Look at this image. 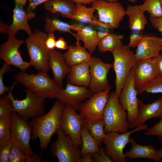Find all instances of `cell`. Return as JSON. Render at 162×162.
<instances>
[{
  "label": "cell",
  "mask_w": 162,
  "mask_h": 162,
  "mask_svg": "<svg viewBox=\"0 0 162 162\" xmlns=\"http://www.w3.org/2000/svg\"><path fill=\"white\" fill-rule=\"evenodd\" d=\"M64 106L57 100L48 113L32 118L29 122L32 128L31 139H39L42 151L47 149L52 136L60 129L61 119Z\"/></svg>",
  "instance_id": "cell-1"
},
{
  "label": "cell",
  "mask_w": 162,
  "mask_h": 162,
  "mask_svg": "<svg viewBox=\"0 0 162 162\" xmlns=\"http://www.w3.org/2000/svg\"><path fill=\"white\" fill-rule=\"evenodd\" d=\"M14 79L27 89L45 99H56L62 88L59 87L46 72L29 74L26 71H21L16 74Z\"/></svg>",
  "instance_id": "cell-2"
},
{
  "label": "cell",
  "mask_w": 162,
  "mask_h": 162,
  "mask_svg": "<svg viewBox=\"0 0 162 162\" xmlns=\"http://www.w3.org/2000/svg\"><path fill=\"white\" fill-rule=\"evenodd\" d=\"M47 34L35 29L25 40L30 58L29 63L38 72L47 73L50 69L49 50L45 41Z\"/></svg>",
  "instance_id": "cell-3"
},
{
  "label": "cell",
  "mask_w": 162,
  "mask_h": 162,
  "mask_svg": "<svg viewBox=\"0 0 162 162\" xmlns=\"http://www.w3.org/2000/svg\"><path fill=\"white\" fill-rule=\"evenodd\" d=\"M130 48L128 45L122 44L112 52L114 58L112 67L116 74L114 92L118 98L126 80L137 62L135 53Z\"/></svg>",
  "instance_id": "cell-4"
},
{
  "label": "cell",
  "mask_w": 162,
  "mask_h": 162,
  "mask_svg": "<svg viewBox=\"0 0 162 162\" xmlns=\"http://www.w3.org/2000/svg\"><path fill=\"white\" fill-rule=\"evenodd\" d=\"M105 133L112 132L120 134L128 131L129 124L127 118V113L121 106L114 92L110 93L109 100L103 112Z\"/></svg>",
  "instance_id": "cell-5"
},
{
  "label": "cell",
  "mask_w": 162,
  "mask_h": 162,
  "mask_svg": "<svg viewBox=\"0 0 162 162\" xmlns=\"http://www.w3.org/2000/svg\"><path fill=\"white\" fill-rule=\"evenodd\" d=\"M17 81L11 86L8 95L12 101L14 111L24 119L28 120L46 114L45 110V98L32 91L26 89V98L22 100L15 99L12 91Z\"/></svg>",
  "instance_id": "cell-6"
},
{
  "label": "cell",
  "mask_w": 162,
  "mask_h": 162,
  "mask_svg": "<svg viewBox=\"0 0 162 162\" xmlns=\"http://www.w3.org/2000/svg\"><path fill=\"white\" fill-rule=\"evenodd\" d=\"M148 128L145 124L140 125L133 130L122 134L112 132L105 133L106 138H104L102 142L105 146L106 152L113 161L126 162L127 158L123 153V150L128 143L130 142V134L141 130H147Z\"/></svg>",
  "instance_id": "cell-7"
},
{
  "label": "cell",
  "mask_w": 162,
  "mask_h": 162,
  "mask_svg": "<svg viewBox=\"0 0 162 162\" xmlns=\"http://www.w3.org/2000/svg\"><path fill=\"white\" fill-rule=\"evenodd\" d=\"M57 139L50 146L51 154L59 162H79L81 156L80 150L74 144L70 137L62 129L56 133Z\"/></svg>",
  "instance_id": "cell-8"
},
{
  "label": "cell",
  "mask_w": 162,
  "mask_h": 162,
  "mask_svg": "<svg viewBox=\"0 0 162 162\" xmlns=\"http://www.w3.org/2000/svg\"><path fill=\"white\" fill-rule=\"evenodd\" d=\"M134 67L124 83L118 98L122 108L127 111L129 126L134 123L139 114V100L137 97L138 94L134 80Z\"/></svg>",
  "instance_id": "cell-9"
},
{
  "label": "cell",
  "mask_w": 162,
  "mask_h": 162,
  "mask_svg": "<svg viewBox=\"0 0 162 162\" xmlns=\"http://www.w3.org/2000/svg\"><path fill=\"white\" fill-rule=\"evenodd\" d=\"M10 137L13 142L21 148L28 157L34 154L30 146L32 128L28 120L15 111L11 113Z\"/></svg>",
  "instance_id": "cell-10"
},
{
  "label": "cell",
  "mask_w": 162,
  "mask_h": 162,
  "mask_svg": "<svg viewBox=\"0 0 162 162\" xmlns=\"http://www.w3.org/2000/svg\"><path fill=\"white\" fill-rule=\"evenodd\" d=\"M92 7L97 11L99 20L110 25L112 29L118 28L126 16L125 9L118 2L96 0L92 3Z\"/></svg>",
  "instance_id": "cell-11"
},
{
  "label": "cell",
  "mask_w": 162,
  "mask_h": 162,
  "mask_svg": "<svg viewBox=\"0 0 162 162\" xmlns=\"http://www.w3.org/2000/svg\"><path fill=\"white\" fill-rule=\"evenodd\" d=\"M72 106L65 105L60 122V129L69 135L74 144L78 147L82 145L80 132L85 120Z\"/></svg>",
  "instance_id": "cell-12"
},
{
  "label": "cell",
  "mask_w": 162,
  "mask_h": 162,
  "mask_svg": "<svg viewBox=\"0 0 162 162\" xmlns=\"http://www.w3.org/2000/svg\"><path fill=\"white\" fill-rule=\"evenodd\" d=\"M110 86L104 91L94 93L90 98L80 104L79 110L85 120L103 119L105 107L110 95Z\"/></svg>",
  "instance_id": "cell-13"
},
{
  "label": "cell",
  "mask_w": 162,
  "mask_h": 162,
  "mask_svg": "<svg viewBox=\"0 0 162 162\" xmlns=\"http://www.w3.org/2000/svg\"><path fill=\"white\" fill-rule=\"evenodd\" d=\"M89 63L91 77L89 89L94 93L106 90L110 86L107 75L112 67L113 63H106L100 58L92 57Z\"/></svg>",
  "instance_id": "cell-14"
},
{
  "label": "cell",
  "mask_w": 162,
  "mask_h": 162,
  "mask_svg": "<svg viewBox=\"0 0 162 162\" xmlns=\"http://www.w3.org/2000/svg\"><path fill=\"white\" fill-rule=\"evenodd\" d=\"M25 41L16 38L14 36L8 37L7 41L0 47V58L4 62L26 71L31 66L30 64L24 61L22 58L19 48Z\"/></svg>",
  "instance_id": "cell-15"
},
{
  "label": "cell",
  "mask_w": 162,
  "mask_h": 162,
  "mask_svg": "<svg viewBox=\"0 0 162 162\" xmlns=\"http://www.w3.org/2000/svg\"><path fill=\"white\" fill-rule=\"evenodd\" d=\"M94 94L87 87L71 84L68 82L64 89L61 88L56 99L65 105L71 106L76 110H79L82 102Z\"/></svg>",
  "instance_id": "cell-16"
},
{
  "label": "cell",
  "mask_w": 162,
  "mask_h": 162,
  "mask_svg": "<svg viewBox=\"0 0 162 162\" xmlns=\"http://www.w3.org/2000/svg\"><path fill=\"white\" fill-rule=\"evenodd\" d=\"M134 72L137 90L160 75L154 58L137 61L134 67Z\"/></svg>",
  "instance_id": "cell-17"
},
{
  "label": "cell",
  "mask_w": 162,
  "mask_h": 162,
  "mask_svg": "<svg viewBox=\"0 0 162 162\" xmlns=\"http://www.w3.org/2000/svg\"><path fill=\"white\" fill-rule=\"evenodd\" d=\"M136 47L134 54L137 61L154 58L162 52V38L144 35Z\"/></svg>",
  "instance_id": "cell-18"
},
{
  "label": "cell",
  "mask_w": 162,
  "mask_h": 162,
  "mask_svg": "<svg viewBox=\"0 0 162 162\" xmlns=\"http://www.w3.org/2000/svg\"><path fill=\"white\" fill-rule=\"evenodd\" d=\"M27 0H14L13 22L9 26L7 33L8 37L14 36L17 31L21 30H24L28 35L32 33L28 23V20L25 9Z\"/></svg>",
  "instance_id": "cell-19"
},
{
  "label": "cell",
  "mask_w": 162,
  "mask_h": 162,
  "mask_svg": "<svg viewBox=\"0 0 162 162\" xmlns=\"http://www.w3.org/2000/svg\"><path fill=\"white\" fill-rule=\"evenodd\" d=\"M49 63L53 75V80L59 87H62L63 80L70 70L66 63L63 54L55 49L49 50Z\"/></svg>",
  "instance_id": "cell-20"
},
{
  "label": "cell",
  "mask_w": 162,
  "mask_h": 162,
  "mask_svg": "<svg viewBox=\"0 0 162 162\" xmlns=\"http://www.w3.org/2000/svg\"><path fill=\"white\" fill-rule=\"evenodd\" d=\"M153 118H162V97L148 104H144L139 100L138 116L134 123L129 126V128L134 129Z\"/></svg>",
  "instance_id": "cell-21"
},
{
  "label": "cell",
  "mask_w": 162,
  "mask_h": 162,
  "mask_svg": "<svg viewBox=\"0 0 162 162\" xmlns=\"http://www.w3.org/2000/svg\"><path fill=\"white\" fill-rule=\"evenodd\" d=\"M68 82L71 84L89 87L90 81L89 61H86L70 68L67 75Z\"/></svg>",
  "instance_id": "cell-22"
},
{
  "label": "cell",
  "mask_w": 162,
  "mask_h": 162,
  "mask_svg": "<svg viewBox=\"0 0 162 162\" xmlns=\"http://www.w3.org/2000/svg\"><path fill=\"white\" fill-rule=\"evenodd\" d=\"M138 4H129L125 9L128 17L129 28L131 32L142 33L147 23V20Z\"/></svg>",
  "instance_id": "cell-23"
},
{
  "label": "cell",
  "mask_w": 162,
  "mask_h": 162,
  "mask_svg": "<svg viewBox=\"0 0 162 162\" xmlns=\"http://www.w3.org/2000/svg\"><path fill=\"white\" fill-rule=\"evenodd\" d=\"M132 147L128 152L124 154L125 156L129 159L148 158L156 162L160 161L157 150L152 145L142 146L138 143L133 138H130Z\"/></svg>",
  "instance_id": "cell-24"
},
{
  "label": "cell",
  "mask_w": 162,
  "mask_h": 162,
  "mask_svg": "<svg viewBox=\"0 0 162 162\" xmlns=\"http://www.w3.org/2000/svg\"><path fill=\"white\" fill-rule=\"evenodd\" d=\"M76 40V45L69 46L67 51L63 54L67 64L70 68L86 61H89L92 57L91 54L80 45V40Z\"/></svg>",
  "instance_id": "cell-25"
},
{
  "label": "cell",
  "mask_w": 162,
  "mask_h": 162,
  "mask_svg": "<svg viewBox=\"0 0 162 162\" xmlns=\"http://www.w3.org/2000/svg\"><path fill=\"white\" fill-rule=\"evenodd\" d=\"M44 8L53 14L71 19L75 13L76 4L70 0H50L44 3Z\"/></svg>",
  "instance_id": "cell-26"
},
{
  "label": "cell",
  "mask_w": 162,
  "mask_h": 162,
  "mask_svg": "<svg viewBox=\"0 0 162 162\" xmlns=\"http://www.w3.org/2000/svg\"><path fill=\"white\" fill-rule=\"evenodd\" d=\"M75 31L76 32V40L82 41L84 47L92 54L98 46V42L97 38V31L87 26H77Z\"/></svg>",
  "instance_id": "cell-27"
},
{
  "label": "cell",
  "mask_w": 162,
  "mask_h": 162,
  "mask_svg": "<svg viewBox=\"0 0 162 162\" xmlns=\"http://www.w3.org/2000/svg\"><path fill=\"white\" fill-rule=\"evenodd\" d=\"M80 135L82 141L80 150L82 156L87 153H93L100 151L99 146L100 144L91 134L84 125L82 127Z\"/></svg>",
  "instance_id": "cell-28"
},
{
  "label": "cell",
  "mask_w": 162,
  "mask_h": 162,
  "mask_svg": "<svg viewBox=\"0 0 162 162\" xmlns=\"http://www.w3.org/2000/svg\"><path fill=\"white\" fill-rule=\"evenodd\" d=\"M76 4V12L70 19L95 26L98 19L94 15L96 11L95 9L92 7L87 8L81 4Z\"/></svg>",
  "instance_id": "cell-29"
},
{
  "label": "cell",
  "mask_w": 162,
  "mask_h": 162,
  "mask_svg": "<svg viewBox=\"0 0 162 162\" xmlns=\"http://www.w3.org/2000/svg\"><path fill=\"white\" fill-rule=\"evenodd\" d=\"M45 21L44 28L47 33H53L56 31H59L63 33H69L75 37L76 33L72 32L71 30L74 31L77 26L70 25L57 19L46 18L45 19Z\"/></svg>",
  "instance_id": "cell-30"
},
{
  "label": "cell",
  "mask_w": 162,
  "mask_h": 162,
  "mask_svg": "<svg viewBox=\"0 0 162 162\" xmlns=\"http://www.w3.org/2000/svg\"><path fill=\"white\" fill-rule=\"evenodd\" d=\"M124 36L110 33L98 43V47L99 51L102 53L110 51L112 53L122 44V40Z\"/></svg>",
  "instance_id": "cell-31"
},
{
  "label": "cell",
  "mask_w": 162,
  "mask_h": 162,
  "mask_svg": "<svg viewBox=\"0 0 162 162\" xmlns=\"http://www.w3.org/2000/svg\"><path fill=\"white\" fill-rule=\"evenodd\" d=\"M84 125L88 129L91 134L100 145L102 142L103 139L107 137L104 130V122L103 119L85 120Z\"/></svg>",
  "instance_id": "cell-32"
},
{
  "label": "cell",
  "mask_w": 162,
  "mask_h": 162,
  "mask_svg": "<svg viewBox=\"0 0 162 162\" xmlns=\"http://www.w3.org/2000/svg\"><path fill=\"white\" fill-rule=\"evenodd\" d=\"M139 7L143 12H148L151 17H162V8L159 0H143V3Z\"/></svg>",
  "instance_id": "cell-33"
},
{
  "label": "cell",
  "mask_w": 162,
  "mask_h": 162,
  "mask_svg": "<svg viewBox=\"0 0 162 162\" xmlns=\"http://www.w3.org/2000/svg\"><path fill=\"white\" fill-rule=\"evenodd\" d=\"M137 90L138 94L143 92L162 93V75H158Z\"/></svg>",
  "instance_id": "cell-34"
},
{
  "label": "cell",
  "mask_w": 162,
  "mask_h": 162,
  "mask_svg": "<svg viewBox=\"0 0 162 162\" xmlns=\"http://www.w3.org/2000/svg\"><path fill=\"white\" fill-rule=\"evenodd\" d=\"M11 113L0 117V143L11 139Z\"/></svg>",
  "instance_id": "cell-35"
},
{
  "label": "cell",
  "mask_w": 162,
  "mask_h": 162,
  "mask_svg": "<svg viewBox=\"0 0 162 162\" xmlns=\"http://www.w3.org/2000/svg\"><path fill=\"white\" fill-rule=\"evenodd\" d=\"M28 157L22 149L13 142L8 162H26Z\"/></svg>",
  "instance_id": "cell-36"
},
{
  "label": "cell",
  "mask_w": 162,
  "mask_h": 162,
  "mask_svg": "<svg viewBox=\"0 0 162 162\" xmlns=\"http://www.w3.org/2000/svg\"><path fill=\"white\" fill-rule=\"evenodd\" d=\"M14 111L12 101L8 94H3L0 98V117Z\"/></svg>",
  "instance_id": "cell-37"
},
{
  "label": "cell",
  "mask_w": 162,
  "mask_h": 162,
  "mask_svg": "<svg viewBox=\"0 0 162 162\" xmlns=\"http://www.w3.org/2000/svg\"><path fill=\"white\" fill-rule=\"evenodd\" d=\"M13 144L11 138L0 143V162H8Z\"/></svg>",
  "instance_id": "cell-38"
},
{
  "label": "cell",
  "mask_w": 162,
  "mask_h": 162,
  "mask_svg": "<svg viewBox=\"0 0 162 162\" xmlns=\"http://www.w3.org/2000/svg\"><path fill=\"white\" fill-rule=\"evenodd\" d=\"M10 65L4 63L0 69V95L4 94L6 92L9 91L10 89L11 86L6 87L4 83L3 76L4 74H5L11 70Z\"/></svg>",
  "instance_id": "cell-39"
},
{
  "label": "cell",
  "mask_w": 162,
  "mask_h": 162,
  "mask_svg": "<svg viewBox=\"0 0 162 162\" xmlns=\"http://www.w3.org/2000/svg\"><path fill=\"white\" fill-rule=\"evenodd\" d=\"M159 121L150 128H148L145 135L147 136H155L162 141V118Z\"/></svg>",
  "instance_id": "cell-40"
},
{
  "label": "cell",
  "mask_w": 162,
  "mask_h": 162,
  "mask_svg": "<svg viewBox=\"0 0 162 162\" xmlns=\"http://www.w3.org/2000/svg\"><path fill=\"white\" fill-rule=\"evenodd\" d=\"M50 0H29L26 11L28 20L35 16L34 12L36 7L40 4Z\"/></svg>",
  "instance_id": "cell-41"
},
{
  "label": "cell",
  "mask_w": 162,
  "mask_h": 162,
  "mask_svg": "<svg viewBox=\"0 0 162 162\" xmlns=\"http://www.w3.org/2000/svg\"><path fill=\"white\" fill-rule=\"evenodd\" d=\"M100 151L98 152L92 153V156L94 162H112L111 159L107 156L105 154L103 149L99 147Z\"/></svg>",
  "instance_id": "cell-42"
},
{
  "label": "cell",
  "mask_w": 162,
  "mask_h": 162,
  "mask_svg": "<svg viewBox=\"0 0 162 162\" xmlns=\"http://www.w3.org/2000/svg\"><path fill=\"white\" fill-rule=\"evenodd\" d=\"M143 36L142 33L131 32L130 36L128 46L130 48L136 47Z\"/></svg>",
  "instance_id": "cell-43"
},
{
  "label": "cell",
  "mask_w": 162,
  "mask_h": 162,
  "mask_svg": "<svg viewBox=\"0 0 162 162\" xmlns=\"http://www.w3.org/2000/svg\"><path fill=\"white\" fill-rule=\"evenodd\" d=\"M47 37L45 41L47 48L49 50L54 49L56 40V37L53 33H47Z\"/></svg>",
  "instance_id": "cell-44"
},
{
  "label": "cell",
  "mask_w": 162,
  "mask_h": 162,
  "mask_svg": "<svg viewBox=\"0 0 162 162\" xmlns=\"http://www.w3.org/2000/svg\"><path fill=\"white\" fill-rule=\"evenodd\" d=\"M149 20L152 26L162 34V17L154 18L150 16Z\"/></svg>",
  "instance_id": "cell-45"
},
{
  "label": "cell",
  "mask_w": 162,
  "mask_h": 162,
  "mask_svg": "<svg viewBox=\"0 0 162 162\" xmlns=\"http://www.w3.org/2000/svg\"><path fill=\"white\" fill-rule=\"evenodd\" d=\"M68 46L67 42L62 37L59 38L56 41L55 47L63 50H68Z\"/></svg>",
  "instance_id": "cell-46"
},
{
  "label": "cell",
  "mask_w": 162,
  "mask_h": 162,
  "mask_svg": "<svg viewBox=\"0 0 162 162\" xmlns=\"http://www.w3.org/2000/svg\"><path fill=\"white\" fill-rule=\"evenodd\" d=\"M157 65L160 75H162V52L154 58Z\"/></svg>",
  "instance_id": "cell-47"
},
{
  "label": "cell",
  "mask_w": 162,
  "mask_h": 162,
  "mask_svg": "<svg viewBox=\"0 0 162 162\" xmlns=\"http://www.w3.org/2000/svg\"><path fill=\"white\" fill-rule=\"evenodd\" d=\"M45 162L42 160L38 154H34L31 155L27 158L26 162Z\"/></svg>",
  "instance_id": "cell-48"
},
{
  "label": "cell",
  "mask_w": 162,
  "mask_h": 162,
  "mask_svg": "<svg viewBox=\"0 0 162 162\" xmlns=\"http://www.w3.org/2000/svg\"><path fill=\"white\" fill-rule=\"evenodd\" d=\"M79 162H94L92 157V153H87L82 155Z\"/></svg>",
  "instance_id": "cell-49"
},
{
  "label": "cell",
  "mask_w": 162,
  "mask_h": 162,
  "mask_svg": "<svg viewBox=\"0 0 162 162\" xmlns=\"http://www.w3.org/2000/svg\"><path fill=\"white\" fill-rule=\"evenodd\" d=\"M109 33L108 29L104 30H99L97 31V36L98 43Z\"/></svg>",
  "instance_id": "cell-50"
},
{
  "label": "cell",
  "mask_w": 162,
  "mask_h": 162,
  "mask_svg": "<svg viewBox=\"0 0 162 162\" xmlns=\"http://www.w3.org/2000/svg\"><path fill=\"white\" fill-rule=\"evenodd\" d=\"M74 3L83 4H90L96 0H70Z\"/></svg>",
  "instance_id": "cell-51"
},
{
  "label": "cell",
  "mask_w": 162,
  "mask_h": 162,
  "mask_svg": "<svg viewBox=\"0 0 162 162\" xmlns=\"http://www.w3.org/2000/svg\"><path fill=\"white\" fill-rule=\"evenodd\" d=\"M9 26L7 25L2 22L0 23V32L1 33H7L8 28Z\"/></svg>",
  "instance_id": "cell-52"
},
{
  "label": "cell",
  "mask_w": 162,
  "mask_h": 162,
  "mask_svg": "<svg viewBox=\"0 0 162 162\" xmlns=\"http://www.w3.org/2000/svg\"><path fill=\"white\" fill-rule=\"evenodd\" d=\"M157 151L159 157L160 159H162V148L157 150Z\"/></svg>",
  "instance_id": "cell-53"
},
{
  "label": "cell",
  "mask_w": 162,
  "mask_h": 162,
  "mask_svg": "<svg viewBox=\"0 0 162 162\" xmlns=\"http://www.w3.org/2000/svg\"><path fill=\"white\" fill-rule=\"evenodd\" d=\"M127 0L129 2L132 3H134V4L136 3L137 1V0Z\"/></svg>",
  "instance_id": "cell-54"
},
{
  "label": "cell",
  "mask_w": 162,
  "mask_h": 162,
  "mask_svg": "<svg viewBox=\"0 0 162 162\" xmlns=\"http://www.w3.org/2000/svg\"><path fill=\"white\" fill-rule=\"evenodd\" d=\"M109 2H118V0H105Z\"/></svg>",
  "instance_id": "cell-55"
},
{
  "label": "cell",
  "mask_w": 162,
  "mask_h": 162,
  "mask_svg": "<svg viewBox=\"0 0 162 162\" xmlns=\"http://www.w3.org/2000/svg\"><path fill=\"white\" fill-rule=\"evenodd\" d=\"M159 1H160V4H161V7H162V0H159Z\"/></svg>",
  "instance_id": "cell-56"
}]
</instances>
